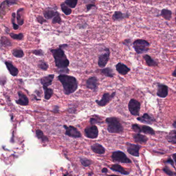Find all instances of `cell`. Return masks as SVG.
I'll return each instance as SVG.
<instances>
[{
	"instance_id": "1",
	"label": "cell",
	"mask_w": 176,
	"mask_h": 176,
	"mask_svg": "<svg viewBox=\"0 0 176 176\" xmlns=\"http://www.w3.org/2000/svg\"><path fill=\"white\" fill-rule=\"evenodd\" d=\"M58 79L63 85L64 93L67 95L75 93L78 88V83L74 76L66 75H61Z\"/></svg>"
},
{
	"instance_id": "2",
	"label": "cell",
	"mask_w": 176,
	"mask_h": 176,
	"mask_svg": "<svg viewBox=\"0 0 176 176\" xmlns=\"http://www.w3.org/2000/svg\"><path fill=\"white\" fill-rule=\"evenodd\" d=\"M51 52L52 53L56 67L60 69H67L69 65V61L67 58L63 49L59 47L58 49L51 50Z\"/></svg>"
},
{
	"instance_id": "3",
	"label": "cell",
	"mask_w": 176,
	"mask_h": 176,
	"mask_svg": "<svg viewBox=\"0 0 176 176\" xmlns=\"http://www.w3.org/2000/svg\"><path fill=\"white\" fill-rule=\"evenodd\" d=\"M107 130L110 133H120L124 131V127L116 117H108L105 120Z\"/></svg>"
},
{
	"instance_id": "4",
	"label": "cell",
	"mask_w": 176,
	"mask_h": 176,
	"mask_svg": "<svg viewBox=\"0 0 176 176\" xmlns=\"http://www.w3.org/2000/svg\"><path fill=\"white\" fill-rule=\"evenodd\" d=\"M150 45V44L148 41L143 39H136L133 42V48L136 52L138 54L147 52Z\"/></svg>"
},
{
	"instance_id": "5",
	"label": "cell",
	"mask_w": 176,
	"mask_h": 176,
	"mask_svg": "<svg viewBox=\"0 0 176 176\" xmlns=\"http://www.w3.org/2000/svg\"><path fill=\"white\" fill-rule=\"evenodd\" d=\"M112 160L115 162L121 163L125 164H130L132 162L129 158L128 157L126 154L121 151H116L112 153Z\"/></svg>"
},
{
	"instance_id": "6",
	"label": "cell",
	"mask_w": 176,
	"mask_h": 176,
	"mask_svg": "<svg viewBox=\"0 0 176 176\" xmlns=\"http://www.w3.org/2000/svg\"><path fill=\"white\" fill-rule=\"evenodd\" d=\"M110 50L108 48H105L104 49V53L100 54L98 58V65L100 68L105 67L110 59Z\"/></svg>"
},
{
	"instance_id": "7",
	"label": "cell",
	"mask_w": 176,
	"mask_h": 176,
	"mask_svg": "<svg viewBox=\"0 0 176 176\" xmlns=\"http://www.w3.org/2000/svg\"><path fill=\"white\" fill-rule=\"evenodd\" d=\"M128 108L131 114L133 116H139L141 110V104L137 100L132 99L129 101Z\"/></svg>"
},
{
	"instance_id": "8",
	"label": "cell",
	"mask_w": 176,
	"mask_h": 176,
	"mask_svg": "<svg viewBox=\"0 0 176 176\" xmlns=\"http://www.w3.org/2000/svg\"><path fill=\"white\" fill-rule=\"evenodd\" d=\"M98 129L95 125H92L91 126L86 127L85 129V136L88 139H96L98 136Z\"/></svg>"
},
{
	"instance_id": "9",
	"label": "cell",
	"mask_w": 176,
	"mask_h": 176,
	"mask_svg": "<svg viewBox=\"0 0 176 176\" xmlns=\"http://www.w3.org/2000/svg\"><path fill=\"white\" fill-rule=\"evenodd\" d=\"M116 95V92H113V93L110 94L108 93H104L101 99L100 100H96V103L100 107H104L107 105L113 99Z\"/></svg>"
},
{
	"instance_id": "10",
	"label": "cell",
	"mask_w": 176,
	"mask_h": 176,
	"mask_svg": "<svg viewBox=\"0 0 176 176\" xmlns=\"http://www.w3.org/2000/svg\"><path fill=\"white\" fill-rule=\"evenodd\" d=\"M64 128L66 130L65 134L66 136L75 139H78L82 137L81 133L78 130V129L72 125L67 126L66 125H64Z\"/></svg>"
},
{
	"instance_id": "11",
	"label": "cell",
	"mask_w": 176,
	"mask_h": 176,
	"mask_svg": "<svg viewBox=\"0 0 176 176\" xmlns=\"http://www.w3.org/2000/svg\"><path fill=\"white\" fill-rule=\"evenodd\" d=\"M126 146L127 151L129 154L136 157H139V151L141 149V146L136 144H132L129 142L126 143Z\"/></svg>"
},
{
	"instance_id": "12",
	"label": "cell",
	"mask_w": 176,
	"mask_h": 176,
	"mask_svg": "<svg viewBox=\"0 0 176 176\" xmlns=\"http://www.w3.org/2000/svg\"><path fill=\"white\" fill-rule=\"evenodd\" d=\"M86 86L87 88L92 90L93 91H96L98 87V80L96 76H92L88 78L86 82Z\"/></svg>"
},
{
	"instance_id": "13",
	"label": "cell",
	"mask_w": 176,
	"mask_h": 176,
	"mask_svg": "<svg viewBox=\"0 0 176 176\" xmlns=\"http://www.w3.org/2000/svg\"><path fill=\"white\" fill-rule=\"evenodd\" d=\"M168 88L164 84H160L157 85V95L162 98H165L168 96Z\"/></svg>"
},
{
	"instance_id": "14",
	"label": "cell",
	"mask_w": 176,
	"mask_h": 176,
	"mask_svg": "<svg viewBox=\"0 0 176 176\" xmlns=\"http://www.w3.org/2000/svg\"><path fill=\"white\" fill-rule=\"evenodd\" d=\"M130 16V15L128 12L123 13L120 11H116L114 12V13L112 16V19L114 21H120L124 19L128 18Z\"/></svg>"
},
{
	"instance_id": "15",
	"label": "cell",
	"mask_w": 176,
	"mask_h": 176,
	"mask_svg": "<svg viewBox=\"0 0 176 176\" xmlns=\"http://www.w3.org/2000/svg\"><path fill=\"white\" fill-rule=\"evenodd\" d=\"M115 67L117 72L122 76H125L131 71L130 68H129L126 65L120 62L117 64Z\"/></svg>"
},
{
	"instance_id": "16",
	"label": "cell",
	"mask_w": 176,
	"mask_h": 176,
	"mask_svg": "<svg viewBox=\"0 0 176 176\" xmlns=\"http://www.w3.org/2000/svg\"><path fill=\"white\" fill-rule=\"evenodd\" d=\"M137 120L140 122L148 125L153 124L156 120L153 117L151 116L150 115L147 113L144 114L141 117H137Z\"/></svg>"
},
{
	"instance_id": "17",
	"label": "cell",
	"mask_w": 176,
	"mask_h": 176,
	"mask_svg": "<svg viewBox=\"0 0 176 176\" xmlns=\"http://www.w3.org/2000/svg\"><path fill=\"white\" fill-rule=\"evenodd\" d=\"M91 149L93 151V153H96L97 154L102 155L105 153L106 151V149L103 146L98 144L96 143L93 145L91 146Z\"/></svg>"
},
{
	"instance_id": "18",
	"label": "cell",
	"mask_w": 176,
	"mask_h": 176,
	"mask_svg": "<svg viewBox=\"0 0 176 176\" xmlns=\"http://www.w3.org/2000/svg\"><path fill=\"white\" fill-rule=\"evenodd\" d=\"M133 137L136 143L141 144H146L148 140V138L146 136L141 134L140 133L133 134Z\"/></svg>"
},
{
	"instance_id": "19",
	"label": "cell",
	"mask_w": 176,
	"mask_h": 176,
	"mask_svg": "<svg viewBox=\"0 0 176 176\" xmlns=\"http://www.w3.org/2000/svg\"><path fill=\"white\" fill-rule=\"evenodd\" d=\"M18 96L19 99L16 101V103L22 106H26L29 104V99L26 95L22 93V92H19L18 93Z\"/></svg>"
},
{
	"instance_id": "20",
	"label": "cell",
	"mask_w": 176,
	"mask_h": 176,
	"mask_svg": "<svg viewBox=\"0 0 176 176\" xmlns=\"http://www.w3.org/2000/svg\"><path fill=\"white\" fill-rule=\"evenodd\" d=\"M110 169L114 171L120 173V174L123 175H128L130 174V172L125 171L124 167L119 164H114L111 166Z\"/></svg>"
},
{
	"instance_id": "21",
	"label": "cell",
	"mask_w": 176,
	"mask_h": 176,
	"mask_svg": "<svg viewBox=\"0 0 176 176\" xmlns=\"http://www.w3.org/2000/svg\"><path fill=\"white\" fill-rule=\"evenodd\" d=\"M54 78V75H50L47 76H44L41 79V83L43 86L48 87L52 84Z\"/></svg>"
},
{
	"instance_id": "22",
	"label": "cell",
	"mask_w": 176,
	"mask_h": 176,
	"mask_svg": "<svg viewBox=\"0 0 176 176\" xmlns=\"http://www.w3.org/2000/svg\"><path fill=\"white\" fill-rule=\"evenodd\" d=\"M172 14H173V12H171V10H169L168 9H163L161 10L160 15L157 16H161L165 20L170 21L172 18Z\"/></svg>"
},
{
	"instance_id": "23",
	"label": "cell",
	"mask_w": 176,
	"mask_h": 176,
	"mask_svg": "<svg viewBox=\"0 0 176 176\" xmlns=\"http://www.w3.org/2000/svg\"><path fill=\"white\" fill-rule=\"evenodd\" d=\"M5 65L6 66L7 69L10 73V75L14 76H17L19 72L18 69L12 64V63L9 62H5Z\"/></svg>"
},
{
	"instance_id": "24",
	"label": "cell",
	"mask_w": 176,
	"mask_h": 176,
	"mask_svg": "<svg viewBox=\"0 0 176 176\" xmlns=\"http://www.w3.org/2000/svg\"><path fill=\"white\" fill-rule=\"evenodd\" d=\"M143 58L145 59L146 63L149 67H156L158 65L157 62L153 59L148 54H145L143 56Z\"/></svg>"
},
{
	"instance_id": "25",
	"label": "cell",
	"mask_w": 176,
	"mask_h": 176,
	"mask_svg": "<svg viewBox=\"0 0 176 176\" xmlns=\"http://www.w3.org/2000/svg\"><path fill=\"white\" fill-rule=\"evenodd\" d=\"M58 12H56L54 9H47L44 11V15L46 19H50L56 15Z\"/></svg>"
},
{
	"instance_id": "26",
	"label": "cell",
	"mask_w": 176,
	"mask_h": 176,
	"mask_svg": "<svg viewBox=\"0 0 176 176\" xmlns=\"http://www.w3.org/2000/svg\"><path fill=\"white\" fill-rule=\"evenodd\" d=\"M143 132L144 134H149L151 136H153L155 134V131L151 127L148 125H140V133Z\"/></svg>"
},
{
	"instance_id": "27",
	"label": "cell",
	"mask_w": 176,
	"mask_h": 176,
	"mask_svg": "<svg viewBox=\"0 0 176 176\" xmlns=\"http://www.w3.org/2000/svg\"><path fill=\"white\" fill-rule=\"evenodd\" d=\"M24 9H19L17 12V20L19 26H21L24 24Z\"/></svg>"
},
{
	"instance_id": "28",
	"label": "cell",
	"mask_w": 176,
	"mask_h": 176,
	"mask_svg": "<svg viewBox=\"0 0 176 176\" xmlns=\"http://www.w3.org/2000/svg\"><path fill=\"white\" fill-rule=\"evenodd\" d=\"M176 131L175 130H172L169 132L167 136H166V139L168 142L173 144H176Z\"/></svg>"
},
{
	"instance_id": "29",
	"label": "cell",
	"mask_w": 176,
	"mask_h": 176,
	"mask_svg": "<svg viewBox=\"0 0 176 176\" xmlns=\"http://www.w3.org/2000/svg\"><path fill=\"white\" fill-rule=\"evenodd\" d=\"M101 73L102 75H104V76L109 78H113L114 76L113 70L110 67H107L101 70Z\"/></svg>"
},
{
	"instance_id": "30",
	"label": "cell",
	"mask_w": 176,
	"mask_h": 176,
	"mask_svg": "<svg viewBox=\"0 0 176 176\" xmlns=\"http://www.w3.org/2000/svg\"><path fill=\"white\" fill-rule=\"evenodd\" d=\"M9 5H7L5 1L0 5V18H3L4 16L6 14L7 10L9 9Z\"/></svg>"
},
{
	"instance_id": "31",
	"label": "cell",
	"mask_w": 176,
	"mask_h": 176,
	"mask_svg": "<svg viewBox=\"0 0 176 176\" xmlns=\"http://www.w3.org/2000/svg\"><path fill=\"white\" fill-rule=\"evenodd\" d=\"M43 89L44 90V98L46 100H49L51 98L53 94V90L51 88H48V87L43 86Z\"/></svg>"
},
{
	"instance_id": "32",
	"label": "cell",
	"mask_w": 176,
	"mask_h": 176,
	"mask_svg": "<svg viewBox=\"0 0 176 176\" xmlns=\"http://www.w3.org/2000/svg\"><path fill=\"white\" fill-rule=\"evenodd\" d=\"M36 136L38 137V139H41L42 142H47L49 141L48 138L44 136L43 132L40 130H37L36 131Z\"/></svg>"
},
{
	"instance_id": "33",
	"label": "cell",
	"mask_w": 176,
	"mask_h": 176,
	"mask_svg": "<svg viewBox=\"0 0 176 176\" xmlns=\"http://www.w3.org/2000/svg\"><path fill=\"white\" fill-rule=\"evenodd\" d=\"M62 10L64 12V14L66 16H69L71 15L72 12V10L69 7H68L67 5H66L64 3H63L61 4Z\"/></svg>"
},
{
	"instance_id": "34",
	"label": "cell",
	"mask_w": 176,
	"mask_h": 176,
	"mask_svg": "<svg viewBox=\"0 0 176 176\" xmlns=\"http://www.w3.org/2000/svg\"><path fill=\"white\" fill-rule=\"evenodd\" d=\"M80 162L81 163L82 165L85 167H87L91 165L93 162L90 160L88 159L86 157H80Z\"/></svg>"
},
{
	"instance_id": "35",
	"label": "cell",
	"mask_w": 176,
	"mask_h": 176,
	"mask_svg": "<svg viewBox=\"0 0 176 176\" xmlns=\"http://www.w3.org/2000/svg\"><path fill=\"white\" fill-rule=\"evenodd\" d=\"M90 122L92 125L103 123L101 118L99 116H97L96 115H93V117L90 118Z\"/></svg>"
},
{
	"instance_id": "36",
	"label": "cell",
	"mask_w": 176,
	"mask_h": 176,
	"mask_svg": "<svg viewBox=\"0 0 176 176\" xmlns=\"http://www.w3.org/2000/svg\"><path fill=\"white\" fill-rule=\"evenodd\" d=\"M78 0H66L64 3L70 9H75L78 4Z\"/></svg>"
},
{
	"instance_id": "37",
	"label": "cell",
	"mask_w": 176,
	"mask_h": 176,
	"mask_svg": "<svg viewBox=\"0 0 176 176\" xmlns=\"http://www.w3.org/2000/svg\"><path fill=\"white\" fill-rule=\"evenodd\" d=\"M12 54L15 57L17 58H22L23 57L24 52L21 49H15L12 51Z\"/></svg>"
},
{
	"instance_id": "38",
	"label": "cell",
	"mask_w": 176,
	"mask_h": 176,
	"mask_svg": "<svg viewBox=\"0 0 176 176\" xmlns=\"http://www.w3.org/2000/svg\"><path fill=\"white\" fill-rule=\"evenodd\" d=\"M0 44L4 47H10L12 46V42L6 37H2L0 40Z\"/></svg>"
},
{
	"instance_id": "39",
	"label": "cell",
	"mask_w": 176,
	"mask_h": 176,
	"mask_svg": "<svg viewBox=\"0 0 176 176\" xmlns=\"http://www.w3.org/2000/svg\"><path fill=\"white\" fill-rule=\"evenodd\" d=\"M86 12H88L91 10L93 7H96V5L95 4V0H90V2L86 3Z\"/></svg>"
},
{
	"instance_id": "40",
	"label": "cell",
	"mask_w": 176,
	"mask_h": 176,
	"mask_svg": "<svg viewBox=\"0 0 176 176\" xmlns=\"http://www.w3.org/2000/svg\"><path fill=\"white\" fill-rule=\"evenodd\" d=\"M10 37L12 38V39H15V40H22L23 38V34L22 33H19L18 34H14V33H10L9 34Z\"/></svg>"
},
{
	"instance_id": "41",
	"label": "cell",
	"mask_w": 176,
	"mask_h": 176,
	"mask_svg": "<svg viewBox=\"0 0 176 176\" xmlns=\"http://www.w3.org/2000/svg\"><path fill=\"white\" fill-rule=\"evenodd\" d=\"M38 67L41 69L46 71L48 69L49 66H48V65L47 63H46V62L44 61H40L39 62V64H38Z\"/></svg>"
},
{
	"instance_id": "42",
	"label": "cell",
	"mask_w": 176,
	"mask_h": 176,
	"mask_svg": "<svg viewBox=\"0 0 176 176\" xmlns=\"http://www.w3.org/2000/svg\"><path fill=\"white\" fill-rule=\"evenodd\" d=\"M62 22L61 18L59 13L58 12L56 15L52 19V23L54 24H61Z\"/></svg>"
},
{
	"instance_id": "43",
	"label": "cell",
	"mask_w": 176,
	"mask_h": 176,
	"mask_svg": "<svg viewBox=\"0 0 176 176\" xmlns=\"http://www.w3.org/2000/svg\"><path fill=\"white\" fill-rule=\"evenodd\" d=\"M163 171H164L166 174H167L168 176H176V173L175 172H173L171 171V169H169V167L167 166H165L163 168Z\"/></svg>"
},
{
	"instance_id": "44",
	"label": "cell",
	"mask_w": 176,
	"mask_h": 176,
	"mask_svg": "<svg viewBox=\"0 0 176 176\" xmlns=\"http://www.w3.org/2000/svg\"><path fill=\"white\" fill-rule=\"evenodd\" d=\"M16 18V14L15 12H13L12 14V26H13V28H14V30H17L18 29H19V25L17 24H16L15 22V20Z\"/></svg>"
},
{
	"instance_id": "45",
	"label": "cell",
	"mask_w": 176,
	"mask_h": 176,
	"mask_svg": "<svg viewBox=\"0 0 176 176\" xmlns=\"http://www.w3.org/2000/svg\"><path fill=\"white\" fill-rule=\"evenodd\" d=\"M132 129L134 132L140 133V125L137 124H133L132 125Z\"/></svg>"
},
{
	"instance_id": "46",
	"label": "cell",
	"mask_w": 176,
	"mask_h": 176,
	"mask_svg": "<svg viewBox=\"0 0 176 176\" xmlns=\"http://www.w3.org/2000/svg\"><path fill=\"white\" fill-rule=\"evenodd\" d=\"M131 42H132V40L130 39V38H128L123 41L122 42V44L125 45V46H127L128 48H130V46L131 44Z\"/></svg>"
},
{
	"instance_id": "47",
	"label": "cell",
	"mask_w": 176,
	"mask_h": 176,
	"mask_svg": "<svg viewBox=\"0 0 176 176\" xmlns=\"http://www.w3.org/2000/svg\"><path fill=\"white\" fill-rule=\"evenodd\" d=\"M5 1L9 6L18 3V0H5Z\"/></svg>"
},
{
	"instance_id": "48",
	"label": "cell",
	"mask_w": 176,
	"mask_h": 176,
	"mask_svg": "<svg viewBox=\"0 0 176 176\" xmlns=\"http://www.w3.org/2000/svg\"><path fill=\"white\" fill-rule=\"evenodd\" d=\"M32 53L36 55H38V56H43L44 55V52H43L42 50H35L34 51H32Z\"/></svg>"
},
{
	"instance_id": "49",
	"label": "cell",
	"mask_w": 176,
	"mask_h": 176,
	"mask_svg": "<svg viewBox=\"0 0 176 176\" xmlns=\"http://www.w3.org/2000/svg\"><path fill=\"white\" fill-rule=\"evenodd\" d=\"M164 163L165 164H169L171 165V166H173V167L174 169H176V168L174 166V162L173 160L171 159V157H169L166 161H165Z\"/></svg>"
},
{
	"instance_id": "50",
	"label": "cell",
	"mask_w": 176,
	"mask_h": 176,
	"mask_svg": "<svg viewBox=\"0 0 176 176\" xmlns=\"http://www.w3.org/2000/svg\"><path fill=\"white\" fill-rule=\"evenodd\" d=\"M37 19L38 22L40 24L44 23V22H47V21H46L43 17H41V16H40L37 17Z\"/></svg>"
},
{
	"instance_id": "51",
	"label": "cell",
	"mask_w": 176,
	"mask_h": 176,
	"mask_svg": "<svg viewBox=\"0 0 176 176\" xmlns=\"http://www.w3.org/2000/svg\"><path fill=\"white\" fill-rule=\"evenodd\" d=\"M101 172L104 174H107L108 172V169H107V168H104L102 169Z\"/></svg>"
},
{
	"instance_id": "52",
	"label": "cell",
	"mask_w": 176,
	"mask_h": 176,
	"mask_svg": "<svg viewBox=\"0 0 176 176\" xmlns=\"http://www.w3.org/2000/svg\"><path fill=\"white\" fill-rule=\"evenodd\" d=\"M172 76H174V77H176V69L174 70V71L173 72V73H172Z\"/></svg>"
},
{
	"instance_id": "53",
	"label": "cell",
	"mask_w": 176,
	"mask_h": 176,
	"mask_svg": "<svg viewBox=\"0 0 176 176\" xmlns=\"http://www.w3.org/2000/svg\"><path fill=\"white\" fill-rule=\"evenodd\" d=\"M176 121H174V123H173V127H174V129H176Z\"/></svg>"
},
{
	"instance_id": "54",
	"label": "cell",
	"mask_w": 176,
	"mask_h": 176,
	"mask_svg": "<svg viewBox=\"0 0 176 176\" xmlns=\"http://www.w3.org/2000/svg\"><path fill=\"white\" fill-rule=\"evenodd\" d=\"M175 156H176V153L173 154V160L174 161V163H175Z\"/></svg>"
},
{
	"instance_id": "55",
	"label": "cell",
	"mask_w": 176,
	"mask_h": 176,
	"mask_svg": "<svg viewBox=\"0 0 176 176\" xmlns=\"http://www.w3.org/2000/svg\"><path fill=\"white\" fill-rule=\"evenodd\" d=\"M167 1H171V0H167Z\"/></svg>"
}]
</instances>
